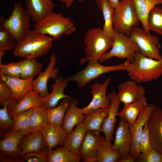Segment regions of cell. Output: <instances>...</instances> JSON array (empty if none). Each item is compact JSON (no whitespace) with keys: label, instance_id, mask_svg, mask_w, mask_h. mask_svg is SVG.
I'll return each mask as SVG.
<instances>
[{"label":"cell","instance_id":"cell-1","mask_svg":"<svg viewBox=\"0 0 162 162\" xmlns=\"http://www.w3.org/2000/svg\"><path fill=\"white\" fill-rule=\"evenodd\" d=\"M53 41L49 36L30 30L26 36L16 44L13 54L16 57L25 58L41 57L49 51L52 47Z\"/></svg>","mask_w":162,"mask_h":162},{"label":"cell","instance_id":"cell-2","mask_svg":"<svg viewBox=\"0 0 162 162\" xmlns=\"http://www.w3.org/2000/svg\"><path fill=\"white\" fill-rule=\"evenodd\" d=\"M127 71L131 79L139 84L156 80L162 76V58H150L138 50Z\"/></svg>","mask_w":162,"mask_h":162},{"label":"cell","instance_id":"cell-3","mask_svg":"<svg viewBox=\"0 0 162 162\" xmlns=\"http://www.w3.org/2000/svg\"><path fill=\"white\" fill-rule=\"evenodd\" d=\"M34 31L44 35H49L53 40H58L64 35H69L76 30L70 18L62 12L50 13L41 20L34 22Z\"/></svg>","mask_w":162,"mask_h":162},{"label":"cell","instance_id":"cell-4","mask_svg":"<svg viewBox=\"0 0 162 162\" xmlns=\"http://www.w3.org/2000/svg\"><path fill=\"white\" fill-rule=\"evenodd\" d=\"M85 47L83 49L85 56L80 59V64L98 62L99 58L106 53L111 48L113 39L108 37L100 27L93 28L88 29L84 37Z\"/></svg>","mask_w":162,"mask_h":162},{"label":"cell","instance_id":"cell-5","mask_svg":"<svg viewBox=\"0 0 162 162\" xmlns=\"http://www.w3.org/2000/svg\"><path fill=\"white\" fill-rule=\"evenodd\" d=\"M31 18L26 10L21 4L15 3L8 18L2 14L0 16V30L6 28L17 43L21 41L29 33Z\"/></svg>","mask_w":162,"mask_h":162},{"label":"cell","instance_id":"cell-6","mask_svg":"<svg viewBox=\"0 0 162 162\" xmlns=\"http://www.w3.org/2000/svg\"><path fill=\"white\" fill-rule=\"evenodd\" d=\"M130 63V62L128 59H126L122 64L111 66L101 65L99 62L88 63L85 68L67 77V78L69 82H74L77 84L79 88H82L103 74L116 71H127Z\"/></svg>","mask_w":162,"mask_h":162},{"label":"cell","instance_id":"cell-7","mask_svg":"<svg viewBox=\"0 0 162 162\" xmlns=\"http://www.w3.org/2000/svg\"><path fill=\"white\" fill-rule=\"evenodd\" d=\"M133 0H122L114 9L113 25L115 29L129 36L132 28L140 25Z\"/></svg>","mask_w":162,"mask_h":162},{"label":"cell","instance_id":"cell-8","mask_svg":"<svg viewBox=\"0 0 162 162\" xmlns=\"http://www.w3.org/2000/svg\"><path fill=\"white\" fill-rule=\"evenodd\" d=\"M138 50L137 45L131 41L129 36L114 29L111 49L109 52L101 56L98 62L103 63L116 57L128 59L131 62L133 61L136 53Z\"/></svg>","mask_w":162,"mask_h":162},{"label":"cell","instance_id":"cell-9","mask_svg":"<svg viewBox=\"0 0 162 162\" xmlns=\"http://www.w3.org/2000/svg\"><path fill=\"white\" fill-rule=\"evenodd\" d=\"M129 37L137 45L139 51L142 54L157 60L162 58L158 47L159 38L158 37L148 34L138 26L132 28Z\"/></svg>","mask_w":162,"mask_h":162},{"label":"cell","instance_id":"cell-10","mask_svg":"<svg viewBox=\"0 0 162 162\" xmlns=\"http://www.w3.org/2000/svg\"><path fill=\"white\" fill-rule=\"evenodd\" d=\"M111 80V77H108L102 83H95L92 85L90 90L92 100L86 106L80 109L85 116L97 109L110 108L111 101L106 91Z\"/></svg>","mask_w":162,"mask_h":162},{"label":"cell","instance_id":"cell-11","mask_svg":"<svg viewBox=\"0 0 162 162\" xmlns=\"http://www.w3.org/2000/svg\"><path fill=\"white\" fill-rule=\"evenodd\" d=\"M146 123L152 147L162 154V109L155 106Z\"/></svg>","mask_w":162,"mask_h":162},{"label":"cell","instance_id":"cell-12","mask_svg":"<svg viewBox=\"0 0 162 162\" xmlns=\"http://www.w3.org/2000/svg\"><path fill=\"white\" fill-rule=\"evenodd\" d=\"M155 106L153 104L148 105L139 115L132 125L130 127L131 137L130 153L136 160L140 154L139 150V143L143 128Z\"/></svg>","mask_w":162,"mask_h":162},{"label":"cell","instance_id":"cell-13","mask_svg":"<svg viewBox=\"0 0 162 162\" xmlns=\"http://www.w3.org/2000/svg\"><path fill=\"white\" fill-rule=\"evenodd\" d=\"M131 142L129 124L125 120L121 119L117 127L114 141L112 145L113 149L119 152V160L124 159L130 153Z\"/></svg>","mask_w":162,"mask_h":162},{"label":"cell","instance_id":"cell-14","mask_svg":"<svg viewBox=\"0 0 162 162\" xmlns=\"http://www.w3.org/2000/svg\"><path fill=\"white\" fill-rule=\"evenodd\" d=\"M104 138L100 135L87 130L79 154L83 162H97V152Z\"/></svg>","mask_w":162,"mask_h":162},{"label":"cell","instance_id":"cell-15","mask_svg":"<svg viewBox=\"0 0 162 162\" xmlns=\"http://www.w3.org/2000/svg\"><path fill=\"white\" fill-rule=\"evenodd\" d=\"M118 88L117 96L124 105L139 100L145 97L146 93L144 88L132 80L120 84Z\"/></svg>","mask_w":162,"mask_h":162},{"label":"cell","instance_id":"cell-16","mask_svg":"<svg viewBox=\"0 0 162 162\" xmlns=\"http://www.w3.org/2000/svg\"><path fill=\"white\" fill-rule=\"evenodd\" d=\"M38 92L33 90L27 92L20 102L14 100L8 106V110L10 116L14 118L19 114L28 110L42 106V99Z\"/></svg>","mask_w":162,"mask_h":162},{"label":"cell","instance_id":"cell-17","mask_svg":"<svg viewBox=\"0 0 162 162\" xmlns=\"http://www.w3.org/2000/svg\"><path fill=\"white\" fill-rule=\"evenodd\" d=\"M56 58L55 53L52 52L50 57L49 64L46 69L33 81V90L38 92L41 97H45L49 94L47 87L49 80L50 78L55 80L58 77V74L59 68L57 67L55 68Z\"/></svg>","mask_w":162,"mask_h":162},{"label":"cell","instance_id":"cell-18","mask_svg":"<svg viewBox=\"0 0 162 162\" xmlns=\"http://www.w3.org/2000/svg\"><path fill=\"white\" fill-rule=\"evenodd\" d=\"M34 131L30 129L10 133L0 140V153L14 157H21L20 142L26 135Z\"/></svg>","mask_w":162,"mask_h":162},{"label":"cell","instance_id":"cell-19","mask_svg":"<svg viewBox=\"0 0 162 162\" xmlns=\"http://www.w3.org/2000/svg\"><path fill=\"white\" fill-rule=\"evenodd\" d=\"M110 101V106L107 116L104 120L101 126V132L104 134L105 138L111 141L113 139L115 127L117 119L116 117L118 113V109L120 102L117 96V93L112 91L107 94Z\"/></svg>","mask_w":162,"mask_h":162},{"label":"cell","instance_id":"cell-20","mask_svg":"<svg viewBox=\"0 0 162 162\" xmlns=\"http://www.w3.org/2000/svg\"><path fill=\"white\" fill-rule=\"evenodd\" d=\"M68 82L67 77H64L62 76L55 79V82L51 87L52 90V92L42 98V106L46 110H48L55 107L62 99L71 98V96L64 93Z\"/></svg>","mask_w":162,"mask_h":162},{"label":"cell","instance_id":"cell-21","mask_svg":"<svg viewBox=\"0 0 162 162\" xmlns=\"http://www.w3.org/2000/svg\"><path fill=\"white\" fill-rule=\"evenodd\" d=\"M0 74L1 80L9 87L12 92V98L18 102L22 99L27 92L34 89L33 78L28 79L13 78Z\"/></svg>","mask_w":162,"mask_h":162},{"label":"cell","instance_id":"cell-22","mask_svg":"<svg viewBox=\"0 0 162 162\" xmlns=\"http://www.w3.org/2000/svg\"><path fill=\"white\" fill-rule=\"evenodd\" d=\"M26 10L34 22L44 18L52 11L55 7L53 0H26Z\"/></svg>","mask_w":162,"mask_h":162},{"label":"cell","instance_id":"cell-23","mask_svg":"<svg viewBox=\"0 0 162 162\" xmlns=\"http://www.w3.org/2000/svg\"><path fill=\"white\" fill-rule=\"evenodd\" d=\"M46 147L42 131H34L26 135L22 139L20 145V157L40 151Z\"/></svg>","mask_w":162,"mask_h":162},{"label":"cell","instance_id":"cell-24","mask_svg":"<svg viewBox=\"0 0 162 162\" xmlns=\"http://www.w3.org/2000/svg\"><path fill=\"white\" fill-rule=\"evenodd\" d=\"M41 131L49 151L63 146L67 133L62 127L48 124Z\"/></svg>","mask_w":162,"mask_h":162},{"label":"cell","instance_id":"cell-25","mask_svg":"<svg viewBox=\"0 0 162 162\" xmlns=\"http://www.w3.org/2000/svg\"><path fill=\"white\" fill-rule=\"evenodd\" d=\"M87 130L83 122L77 124L74 130L67 134L63 146L79 155L80 148Z\"/></svg>","mask_w":162,"mask_h":162},{"label":"cell","instance_id":"cell-26","mask_svg":"<svg viewBox=\"0 0 162 162\" xmlns=\"http://www.w3.org/2000/svg\"><path fill=\"white\" fill-rule=\"evenodd\" d=\"M78 102L72 99L69 107L64 118L62 127L67 134L70 133L74 127L83 122L85 115L77 106Z\"/></svg>","mask_w":162,"mask_h":162},{"label":"cell","instance_id":"cell-27","mask_svg":"<svg viewBox=\"0 0 162 162\" xmlns=\"http://www.w3.org/2000/svg\"><path fill=\"white\" fill-rule=\"evenodd\" d=\"M148 105L146 98L144 97L136 102L124 104L123 109L118 112V116L126 121L131 127Z\"/></svg>","mask_w":162,"mask_h":162},{"label":"cell","instance_id":"cell-28","mask_svg":"<svg viewBox=\"0 0 162 162\" xmlns=\"http://www.w3.org/2000/svg\"><path fill=\"white\" fill-rule=\"evenodd\" d=\"M138 18L143 29L150 34L147 22L148 14L156 6L162 4V0H133Z\"/></svg>","mask_w":162,"mask_h":162},{"label":"cell","instance_id":"cell-29","mask_svg":"<svg viewBox=\"0 0 162 162\" xmlns=\"http://www.w3.org/2000/svg\"><path fill=\"white\" fill-rule=\"evenodd\" d=\"M97 7L101 10L104 20L102 31L106 36L113 39L114 28L113 25L114 8L107 0H95Z\"/></svg>","mask_w":162,"mask_h":162},{"label":"cell","instance_id":"cell-30","mask_svg":"<svg viewBox=\"0 0 162 162\" xmlns=\"http://www.w3.org/2000/svg\"><path fill=\"white\" fill-rule=\"evenodd\" d=\"M109 111V108H102L86 115L83 122L87 129L100 135L102 123L107 116Z\"/></svg>","mask_w":162,"mask_h":162},{"label":"cell","instance_id":"cell-31","mask_svg":"<svg viewBox=\"0 0 162 162\" xmlns=\"http://www.w3.org/2000/svg\"><path fill=\"white\" fill-rule=\"evenodd\" d=\"M72 99L64 98L58 106L46 110L48 124L62 127L65 113L69 106Z\"/></svg>","mask_w":162,"mask_h":162},{"label":"cell","instance_id":"cell-32","mask_svg":"<svg viewBox=\"0 0 162 162\" xmlns=\"http://www.w3.org/2000/svg\"><path fill=\"white\" fill-rule=\"evenodd\" d=\"M81 160L78 155L64 146L48 152L47 162H80Z\"/></svg>","mask_w":162,"mask_h":162},{"label":"cell","instance_id":"cell-33","mask_svg":"<svg viewBox=\"0 0 162 162\" xmlns=\"http://www.w3.org/2000/svg\"><path fill=\"white\" fill-rule=\"evenodd\" d=\"M97 162H119L120 155L118 150L114 149L111 141L105 138L98 148L96 153Z\"/></svg>","mask_w":162,"mask_h":162},{"label":"cell","instance_id":"cell-34","mask_svg":"<svg viewBox=\"0 0 162 162\" xmlns=\"http://www.w3.org/2000/svg\"><path fill=\"white\" fill-rule=\"evenodd\" d=\"M48 124L47 110L42 106L34 108L30 117V129L41 131Z\"/></svg>","mask_w":162,"mask_h":162},{"label":"cell","instance_id":"cell-35","mask_svg":"<svg viewBox=\"0 0 162 162\" xmlns=\"http://www.w3.org/2000/svg\"><path fill=\"white\" fill-rule=\"evenodd\" d=\"M21 73L20 78L30 79L38 76L42 72L41 64L36 58H25L21 61Z\"/></svg>","mask_w":162,"mask_h":162},{"label":"cell","instance_id":"cell-36","mask_svg":"<svg viewBox=\"0 0 162 162\" xmlns=\"http://www.w3.org/2000/svg\"><path fill=\"white\" fill-rule=\"evenodd\" d=\"M15 99L7 101L2 108L0 109V136L2 138L11 132L15 122V120L9 114L8 110L9 104Z\"/></svg>","mask_w":162,"mask_h":162},{"label":"cell","instance_id":"cell-37","mask_svg":"<svg viewBox=\"0 0 162 162\" xmlns=\"http://www.w3.org/2000/svg\"><path fill=\"white\" fill-rule=\"evenodd\" d=\"M148 26L149 31L162 36V8L156 6L150 11L147 18Z\"/></svg>","mask_w":162,"mask_h":162},{"label":"cell","instance_id":"cell-38","mask_svg":"<svg viewBox=\"0 0 162 162\" xmlns=\"http://www.w3.org/2000/svg\"><path fill=\"white\" fill-rule=\"evenodd\" d=\"M34 108H31L19 114L14 118L15 122L10 133L31 129L30 117Z\"/></svg>","mask_w":162,"mask_h":162},{"label":"cell","instance_id":"cell-39","mask_svg":"<svg viewBox=\"0 0 162 162\" xmlns=\"http://www.w3.org/2000/svg\"><path fill=\"white\" fill-rule=\"evenodd\" d=\"M14 37L5 28L0 30V52L13 50L16 46Z\"/></svg>","mask_w":162,"mask_h":162},{"label":"cell","instance_id":"cell-40","mask_svg":"<svg viewBox=\"0 0 162 162\" xmlns=\"http://www.w3.org/2000/svg\"><path fill=\"white\" fill-rule=\"evenodd\" d=\"M21 73V61L5 64L0 62V74L11 77L20 78Z\"/></svg>","mask_w":162,"mask_h":162},{"label":"cell","instance_id":"cell-41","mask_svg":"<svg viewBox=\"0 0 162 162\" xmlns=\"http://www.w3.org/2000/svg\"><path fill=\"white\" fill-rule=\"evenodd\" d=\"M48 152L46 147L40 151L28 153L22 158L27 162H47Z\"/></svg>","mask_w":162,"mask_h":162},{"label":"cell","instance_id":"cell-42","mask_svg":"<svg viewBox=\"0 0 162 162\" xmlns=\"http://www.w3.org/2000/svg\"><path fill=\"white\" fill-rule=\"evenodd\" d=\"M136 160L139 162H162V154L152 148L147 152L140 153Z\"/></svg>","mask_w":162,"mask_h":162},{"label":"cell","instance_id":"cell-43","mask_svg":"<svg viewBox=\"0 0 162 162\" xmlns=\"http://www.w3.org/2000/svg\"><path fill=\"white\" fill-rule=\"evenodd\" d=\"M152 147L146 123L144 125L139 140V150L140 153L150 150Z\"/></svg>","mask_w":162,"mask_h":162},{"label":"cell","instance_id":"cell-44","mask_svg":"<svg viewBox=\"0 0 162 162\" xmlns=\"http://www.w3.org/2000/svg\"><path fill=\"white\" fill-rule=\"evenodd\" d=\"M12 92L8 85L5 82L0 81V104L3 106L6 102L12 99Z\"/></svg>","mask_w":162,"mask_h":162},{"label":"cell","instance_id":"cell-45","mask_svg":"<svg viewBox=\"0 0 162 162\" xmlns=\"http://www.w3.org/2000/svg\"><path fill=\"white\" fill-rule=\"evenodd\" d=\"M0 162H25L22 158L14 157L0 153Z\"/></svg>","mask_w":162,"mask_h":162},{"label":"cell","instance_id":"cell-46","mask_svg":"<svg viewBox=\"0 0 162 162\" xmlns=\"http://www.w3.org/2000/svg\"><path fill=\"white\" fill-rule=\"evenodd\" d=\"M60 2L64 3L66 8L70 7L74 2V0H57ZM80 3L83 2V0H77Z\"/></svg>","mask_w":162,"mask_h":162},{"label":"cell","instance_id":"cell-47","mask_svg":"<svg viewBox=\"0 0 162 162\" xmlns=\"http://www.w3.org/2000/svg\"><path fill=\"white\" fill-rule=\"evenodd\" d=\"M136 160L133 156L129 153L127 157L124 159L119 160V162H134Z\"/></svg>","mask_w":162,"mask_h":162},{"label":"cell","instance_id":"cell-48","mask_svg":"<svg viewBox=\"0 0 162 162\" xmlns=\"http://www.w3.org/2000/svg\"><path fill=\"white\" fill-rule=\"evenodd\" d=\"M112 6L114 9L119 5L120 1V0H107Z\"/></svg>","mask_w":162,"mask_h":162}]
</instances>
